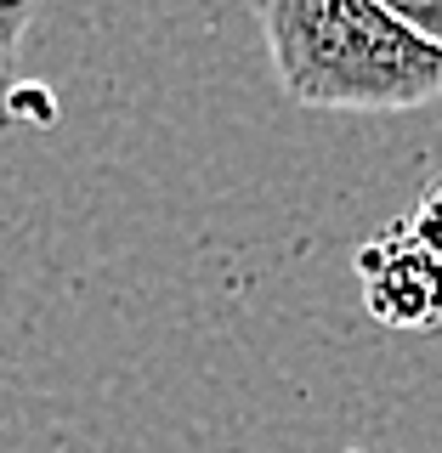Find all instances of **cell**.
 I'll use <instances>...</instances> for the list:
<instances>
[{
  "label": "cell",
  "instance_id": "cell-1",
  "mask_svg": "<svg viewBox=\"0 0 442 453\" xmlns=\"http://www.w3.org/2000/svg\"><path fill=\"white\" fill-rule=\"evenodd\" d=\"M278 91L323 113H408L442 103V46L375 0H261Z\"/></svg>",
  "mask_w": 442,
  "mask_h": 453
},
{
  "label": "cell",
  "instance_id": "cell-2",
  "mask_svg": "<svg viewBox=\"0 0 442 453\" xmlns=\"http://www.w3.org/2000/svg\"><path fill=\"white\" fill-rule=\"evenodd\" d=\"M358 289L368 318L386 329H442V261L408 233V221H392L358 250Z\"/></svg>",
  "mask_w": 442,
  "mask_h": 453
},
{
  "label": "cell",
  "instance_id": "cell-3",
  "mask_svg": "<svg viewBox=\"0 0 442 453\" xmlns=\"http://www.w3.org/2000/svg\"><path fill=\"white\" fill-rule=\"evenodd\" d=\"M40 0H0V108L23 91V40H28V23H35Z\"/></svg>",
  "mask_w": 442,
  "mask_h": 453
},
{
  "label": "cell",
  "instance_id": "cell-4",
  "mask_svg": "<svg viewBox=\"0 0 442 453\" xmlns=\"http://www.w3.org/2000/svg\"><path fill=\"white\" fill-rule=\"evenodd\" d=\"M408 233H415L420 244L442 261V170L425 181V193L415 198V210H408Z\"/></svg>",
  "mask_w": 442,
  "mask_h": 453
},
{
  "label": "cell",
  "instance_id": "cell-5",
  "mask_svg": "<svg viewBox=\"0 0 442 453\" xmlns=\"http://www.w3.org/2000/svg\"><path fill=\"white\" fill-rule=\"evenodd\" d=\"M380 12H392L403 28H415L420 40L442 46V0H375Z\"/></svg>",
  "mask_w": 442,
  "mask_h": 453
}]
</instances>
